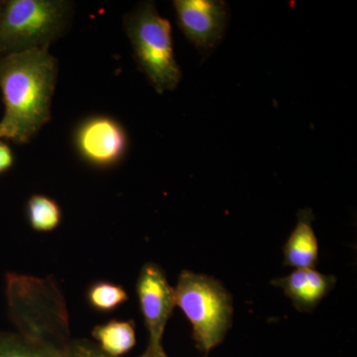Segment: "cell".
<instances>
[{"mask_svg": "<svg viewBox=\"0 0 357 357\" xmlns=\"http://www.w3.org/2000/svg\"><path fill=\"white\" fill-rule=\"evenodd\" d=\"M57 76V60L48 49L0 56V140L26 144L50 121Z\"/></svg>", "mask_w": 357, "mask_h": 357, "instance_id": "obj_1", "label": "cell"}, {"mask_svg": "<svg viewBox=\"0 0 357 357\" xmlns=\"http://www.w3.org/2000/svg\"><path fill=\"white\" fill-rule=\"evenodd\" d=\"M174 289L176 307L189 319L197 347L201 351H213L231 328V295L217 279L190 270L181 272Z\"/></svg>", "mask_w": 357, "mask_h": 357, "instance_id": "obj_2", "label": "cell"}, {"mask_svg": "<svg viewBox=\"0 0 357 357\" xmlns=\"http://www.w3.org/2000/svg\"><path fill=\"white\" fill-rule=\"evenodd\" d=\"M124 27L139 69L158 93L177 88L182 72L173 48L172 27L154 2L138 4L124 18Z\"/></svg>", "mask_w": 357, "mask_h": 357, "instance_id": "obj_3", "label": "cell"}, {"mask_svg": "<svg viewBox=\"0 0 357 357\" xmlns=\"http://www.w3.org/2000/svg\"><path fill=\"white\" fill-rule=\"evenodd\" d=\"M72 14L65 0H6L0 21V56L49 49Z\"/></svg>", "mask_w": 357, "mask_h": 357, "instance_id": "obj_4", "label": "cell"}, {"mask_svg": "<svg viewBox=\"0 0 357 357\" xmlns=\"http://www.w3.org/2000/svg\"><path fill=\"white\" fill-rule=\"evenodd\" d=\"M178 25L204 59L225 37L229 8L222 0H175Z\"/></svg>", "mask_w": 357, "mask_h": 357, "instance_id": "obj_5", "label": "cell"}, {"mask_svg": "<svg viewBox=\"0 0 357 357\" xmlns=\"http://www.w3.org/2000/svg\"><path fill=\"white\" fill-rule=\"evenodd\" d=\"M136 293L149 335L148 349H162L167 323L176 307L175 289L159 265L148 262L141 268Z\"/></svg>", "mask_w": 357, "mask_h": 357, "instance_id": "obj_6", "label": "cell"}, {"mask_svg": "<svg viewBox=\"0 0 357 357\" xmlns=\"http://www.w3.org/2000/svg\"><path fill=\"white\" fill-rule=\"evenodd\" d=\"M75 144L82 158L91 165L109 167L119 163L126 154L128 136L114 119L93 116L77 128Z\"/></svg>", "mask_w": 357, "mask_h": 357, "instance_id": "obj_7", "label": "cell"}, {"mask_svg": "<svg viewBox=\"0 0 357 357\" xmlns=\"http://www.w3.org/2000/svg\"><path fill=\"white\" fill-rule=\"evenodd\" d=\"M337 278L317 271L314 268L295 269L283 278L275 279L272 284L282 289L294 306L299 311H311L335 287Z\"/></svg>", "mask_w": 357, "mask_h": 357, "instance_id": "obj_8", "label": "cell"}, {"mask_svg": "<svg viewBox=\"0 0 357 357\" xmlns=\"http://www.w3.org/2000/svg\"><path fill=\"white\" fill-rule=\"evenodd\" d=\"M311 210L300 211L295 229L284 245V263L295 269L314 268L319 258V243L312 229Z\"/></svg>", "mask_w": 357, "mask_h": 357, "instance_id": "obj_9", "label": "cell"}, {"mask_svg": "<svg viewBox=\"0 0 357 357\" xmlns=\"http://www.w3.org/2000/svg\"><path fill=\"white\" fill-rule=\"evenodd\" d=\"M98 347L110 356L122 357L136 344L135 326L133 321L112 319L96 326L91 332Z\"/></svg>", "mask_w": 357, "mask_h": 357, "instance_id": "obj_10", "label": "cell"}, {"mask_svg": "<svg viewBox=\"0 0 357 357\" xmlns=\"http://www.w3.org/2000/svg\"><path fill=\"white\" fill-rule=\"evenodd\" d=\"M62 349L21 333H0V357H59Z\"/></svg>", "mask_w": 357, "mask_h": 357, "instance_id": "obj_11", "label": "cell"}, {"mask_svg": "<svg viewBox=\"0 0 357 357\" xmlns=\"http://www.w3.org/2000/svg\"><path fill=\"white\" fill-rule=\"evenodd\" d=\"M28 222L38 232L57 229L62 220V211L57 202L44 195H33L27 202Z\"/></svg>", "mask_w": 357, "mask_h": 357, "instance_id": "obj_12", "label": "cell"}, {"mask_svg": "<svg viewBox=\"0 0 357 357\" xmlns=\"http://www.w3.org/2000/svg\"><path fill=\"white\" fill-rule=\"evenodd\" d=\"M91 307L100 312H114L128 300V294L121 285L109 281H98L91 284L86 292Z\"/></svg>", "mask_w": 357, "mask_h": 357, "instance_id": "obj_13", "label": "cell"}, {"mask_svg": "<svg viewBox=\"0 0 357 357\" xmlns=\"http://www.w3.org/2000/svg\"><path fill=\"white\" fill-rule=\"evenodd\" d=\"M59 357H114L103 352L98 345L91 344L88 340H74L63 347ZM138 357H148L147 351Z\"/></svg>", "mask_w": 357, "mask_h": 357, "instance_id": "obj_14", "label": "cell"}, {"mask_svg": "<svg viewBox=\"0 0 357 357\" xmlns=\"http://www.w3.org/2000/svg\"><path fill=\"white\" fill-rule=\"evenodd\" d=\"M14 163L13 150L3 140H0V175L7 172Z\"/></svg>", "mask_w": 357, "mask_h": 357, "instance_id": "obj_15", "label": "cell"}, {"mask_svg": "<svg viewBox=\"0 0 357 357\" xmlns=\"http://www.w3.org/2000/svg\"><path fill=\"white\" fill-rule=\"evenodd\" d=\"M148 357H168L167 356L166 352L164 351L163 347L162 349H146Z\"/></svg>", "mask_w": 357, "mask_h": 357, "instance_id": "obj_16", "label": "cell"}, {"mask_svg": "<svg viewBox=\"0 0 357 357\" xmlns=\"http://www.w3.org/2000/svg\"><path fill=\"white\" fill-rule=\"evenodd\" d=\"M4 1L0 0V21H1L2 13H3Z\"/></svg>", "mask_w": 357, "mask_h": 357, "instance_id": "obj_17", "label": "cell"}, {"mask_svg": "<svg viewBox=\"0 0 357 357\" xmlns=\"http://www.w3.org/2000/svg\"></svg>", "mask_w": 357, "mask_h": 357, "instance_id": "obj_18", "label": "cell"}]
</instances>
